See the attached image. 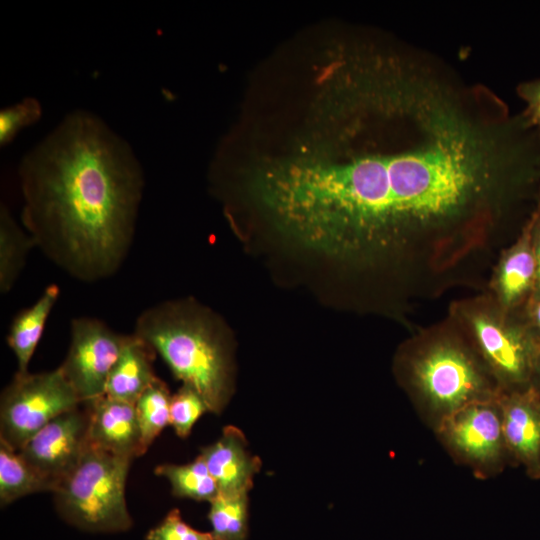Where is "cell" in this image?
Here are the masks:
<instances>
[{"label": "cell", "mask_w": 540, "mask_h": 540, "mask_svg": "<svg viewBox=\"0 0 540 540\" xmlns=\"http://www.w3.org/2000/svg\"><path fill=\"white\" fill-rule=\"evenodd\" d=\"M21 222L36 247L83 282L114 275L134 238L144 177L132 149L98 116L67 115L21 160Z\"/></svg>", "instance_id": "1"}, {"label": "cell", "mask_w": 540, "mask_h": 540, "mask_svg": "<svg viewBox=\"0 0 540 540\" xmlns=\"http://www.w3.org/2000/svg\"><path fill=\"white\" fill-rule=\"evenodd\" d=\"M134 334L203 398L209 412L225 409L234 392L233 343L212 310L190 298L163 301L140 313Z\"/></svg>", "instance_id": "2"}, {"label": "cell", "mask_w": 540, "mask_h": 540, "mask_svg": "<svg viewBox=\"0 0 540 540\" xmlns=\"http://www.w3.org/2000/svg\"><path fill=\"white\" fill-rule=\"evenodd\" d=\"M404 373L417 414L432 432L464 406L501 394L475 357L449 342L432 344L411 356Z\"/></svg>", "instance_id": "3"}, {"label": "cell", "mask_w": 540, "mask_h": 540, "mask_svg": "<svg viewBox=\"0 0 540 540\" xmlns=\"http://www.w3.org/2000/svg\"><path fill=\"white\" fill-rule=\"evenodd\" d=\"M133 459L92 446L52 492L59 514L89 532H122L132 526L125 488Z\"/></svg>", "instance_id": "4"}, {"label": "cell", "mask_w": 540, "mask_h": 540, "mask_svg": "<svg viewBox=\"0 0 540 540\" xmlns=\"http://www.w3.org/2000/svg\"><path fill=\"white\" fill-rule=\"evenodd\" d=\"M82 405L60 366L41 373H15L0 398V440L19 451L58 415Z\"/></svg>", "instance_id": "5"}, {"label": "cell", "mask_w": 540, "mask_h": 540, "mask_svg": "<svg viewBox=\"0 0 540 540\" xmlns=\"http://www.w3.org/2000/svg\"><path fill=\"white\" fill-rule=\"evenodd\" d=\"M499 396L464 406L433 431L452 460L480 480L494 478L510 466Z\"/></svg>", "instance_id": "6"}, {"label": "cell", "mask_w": 540, "mask_h": 540, "mask_svg": "<svg viewBox=\"0 0 540 540\" xmlns=\"http://www.w3.org/2000/svg\"><path fill=\"white\" fill-rule=\"evenodd\" d=\"M125 339L126 335L116 333L99 319L72 320L70 346L60 368L82 404L105 395L109 374Z\"/></svg>", "instance_id": "7"}, {"label": "cell", "mask_w": 540, "mask_h": 540, "mask_svg": "<svg viewBox=\"0 0 540 540\" xmlns=\"http://www.w3.org/2000/svg\"><path fill=\"white\" fill-rule=\"evenodd\" d=\"M89 413L85 404L66 411L40 429L18 451L52 487L78 465L88 447Z\"/></svg>", "instance_id": "8"}, {"label": "cell", "mask_w": 540, "mask_h": 540, "mask_svg": "<svg viewBox=\"0 0 540 540\" xmlns=\"http://www.w3.org/2000/svg\"><path fill=\"white\" fill-rule=\"evenodd\" d=\"M510 466L540 480V399L531 387L499 396Z\"/></svg>", "instance_id": "9"}, {"label": "cell", "mask_w": 540, "mask_h": 540, "mask_svg": "<svg viewBox=\"0 0 540 540\" xmlns=\"http://www.w3.org/2000/svg\"><path fill=\"white\" fill-rule=\"evenodd\" d=\"M85 405L89 446L131 459L145 453L135 404L104 395Z\"/></svg>", "instance_id": "10"}, {"label": "cell", "mask_w": 540, "mask_h": 540, "mask_svg": "<svg viewBox=\"0 0 540 540\" xmlns=\"http://www.w3.org/2000/svg\"><path fill=\"white\" fill-rule=\"evenodd\" d=\"M199 456L221 495L248 494L261 468V460L248 450L243 432L232 425L224 427L214 443L202 447Z\"/></svg>", "instance_id": "11"}, {"label": "cell", "mask_w": 540, "mask_h": 540, "mask_svg": "<svg viewBox=\"0 0 540 540\" xmlns=\"http://www.w3.org/2000/svg\"><path fill=\"white\" fill-rule=\"evenodd\" d=\"M155 351L134 333L126 335L120 354L109 374L105 395L135 404L158 377L153 369Z\"/></svg>", "instance_id": "12"}, {"label": "cell", "mask_w": 540, "mask_h": 540, "mask_svg": "<svg viewBox=\"0 0 540 540\" xmlns=\"http://www.w3.org/2000/svg\"><path fill=\"white\" fill-rule=\"evenodd\" d=\"M60 295L56 284L47 286L37 301L13 319L7 343L17 360V373H27L30 360L43 334L46 321Z\"/></svg>", "instance_id": "13"}, {"label": "cell", "mask_w": 540, "mask_h": 540, "mask_svg": "<svg viewBox=\"0 0 540 540\" xmlns=\"http://www.w3.org/2000/svg\"><path fill=\"white\" fill-rule=\"evenodd\" d=\"M34 239L22 229L8 208L0 207V292L7 294L23 270Z\"/></svg>", "instance_id": "14"}, {"label": "cell", "mask_w": 540, "mask_h": 540, "mask_svg": "<svg viewBox=\"0 0 540 540\" xmlns=\"http://www.w3.org/2000/svg\"><path fill=\"white\" fill-rule=\"evenodd\" d=\"M52 492L51 485L7 443L0 440V503L8 505L15 500L39 492Z\"/></svg>", "instance_id": "15"}, {"label": "cell", "mask_w": 540, "mask_h": 540, "mask_svg": "<svg viewBox=\"0 0 540 540\" xmlns=\"http://www.w3.org/2000/svg\"><path fill=\"white\" fill-rule=\"evenodd\" d=\"M154 472L169 481L172 494L176 497L210 503L220 494L215 479L199 455L183 465H158Z\"/></svg>", "instance_id": "16"}, {"label": "cell", "mask_w": 540, "mask_h": 540, "mask_svg": "<svg viewBox=\"0 0 540 540\" xmlns=\"http://www.w3.org/2000/svg\"><path fill=\"white\" fill-rule=\"evenodd\" d=\"M170 391L164 381L157 378L135 403L141 440L146 452L162 430L170 425Z\"/></svg>", "instance_id": "17"}, {"label": "cell", "mask_w": 540, "mask_h": 540, "mask_svg": "<svg viewBox=\"0 0 540 540\" xmlns=\"http://www.w3.org/2000/svg\"><path fill=\"white\" fill-rule=\"evenodd\" d=\"M208 519L214 540H246L248 494L221 495L210 502Z\"/></svg>", "instance_id": "18"}, {"label": "cell", "mask_w": 540, "mask_h": 540, "mask_svg": "<svg viewBox=\"0 0 540 540\" xmlns=\"http://www.w3.org/2000/svg\"><path fill=\"white\" fill-rule=\"evenodd\" d=\"M536 272V257L526 245L517 248L505 260L500 288L505 302L517 299L530 286Z\"/></svg>", "instance_id": "19"}, {"label": "cell", "mask_w": 540, "mask_h": 540, "mask_svg": "<svg viewBox=\"0 0 540 540\" xmlns=\"http://www.w3.org/2000/svg\"><path fill=\"white\" fill-rule=\"evenodd\" d=\"M206 412L209 410L203 398L193 388L182 384L171 397L170 425L180 438H186Z\"/></svg>", "instance_id": "20"}, {"label": "cell", "mask_w": 540, "mask_h": 540, "mask_svg": "<svg viewBox=\"0 0 540 540\" xmlns=\"http://www.w3.org/2000/svg\"><path fill=\"white\" fill-rule=\"evenodd\" d=\"M42 108L35 98H26L0 113V142L6 145L25 127L34 124L41 117Z\"/></svg>", "instance_id": "21"}, {"label": "cell", "mask_w": 540, "mask_h": 540, "mask_svg": "<svg viewBox=\"0 0 540 540\" xmlns=\"http://www.w3.org/2000/svg\"><path fill=\"white\" fill-rule=\"evenodd\" d=\"M146 540H214L211 533L188 525L178 509H172L147 535Z\"/></svg>", "instance_id": "22"}, {"label": "cell", "mask_w": 540, "mask_h": 540, "mask_svg": "<svg viewBox=\"0 0 540 540\" xmlns=\"http://www.w3.org/2000/svg\"><path fill=\"white\" fill-rule=\"evenodd\" d=\"M518 94L527 103L525 116L528 122L540 127V80L520 84Z\"/></svg>", "instance_id": "23"}, {"label": "cell", "mask_w": 540, "mask_h": 540, "mask_svg": "<svg viewBox=\"0 0 540 540\" xmlns=\"http://www.w3.org/2000/svg\"><path fill=\"white\" fill-rule=\"evenodd\" d=\"M530 387L532 390L536 393L538 398L540 399V357L538 359L536 368L534 370L532 380L530 383Z\"/></svg>", "instance_id": "24"}, {"label": "cell", "mask_w": 540, "mask_h": 540, "mask_svg": "<svg viewBox=\"0 0 540 540\" xmlns=\"http://www.w3.org/2000/svg\"><path fill=\"white\" fill-rule=\"evenodd\" d=\"M536 273H537V277H538L539 285H540V241H539L537 254H536Z\"/></svg>", "instance_id": "25"}, {"label": "cell", "mask_w": 540, "mask_h": 540, "mask_svg": "<svg viewBox=\"0 0 540 540\" xmlns=\"http://www.w3.org/2000/svg\"><path fill=\"white\" fill-rule=\"evenodd\" d=\"M535 318H536L537 324L539 325V328H540V304L537 306V308L535 310Z\"/></svg>", "instance_id": "26"}]
</instances>
